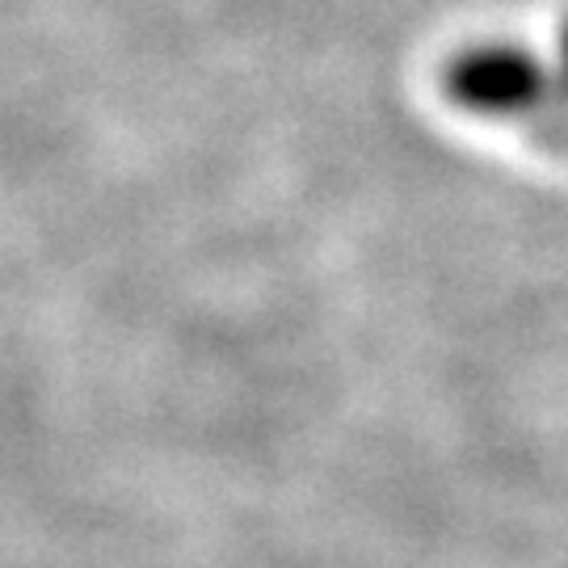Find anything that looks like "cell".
Returning <instances> with one entry per match:
<instances>
[{"mask_svg": "<svg viewBox=\"0 0 568 568\" xmlns=\"http://www.w3.org/2000/svg\"><path fill=\"white\" fill-rule=\"evenodd\" d=\"M551 93L560 98V105H568V18L556 34V63H551Z\"/></svg>", "mask_w": 568, "mask_h": 568, "instance_id": "cell-2", "label": "cell"}, {"mask_svg": "<svg viewBox=\"0 0 568 568\" xmlns=\"http://www.w3.org/2000/svg\"><path fill=\"white\" fill-rule=\"evenodd\" d=\"M443 93L455 110L476 119H527L551 98V63L530 47L488 39L459 47L443 68Z\"/></svg>", "mask_w": 568, "mask_h": 568, "instance_id": "cell-1", "label": "cell"}]
</instances>
